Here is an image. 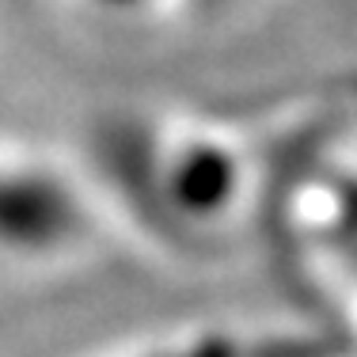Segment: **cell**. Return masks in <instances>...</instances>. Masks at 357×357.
Listing matches in <instances>:
<instances>
[{
	"instance_id": "1",
	"label": "cell",
	"mask_w": 357,
	"mask_h": 357,
	"mask_svg": "<svg viewBox=\"0 0 357 357\" xmlns=\"http://www.w3.org/2000/svg\"><path fill=\"white\" fill-rule=\"evenodd\" d=\"M118 228L198 248L240 213L243 164L209 126L156 110L110 114L84 164Z\"/></svg>"
},
{
	"instance_id": "2",
	"label": "cell",
	"mask_w": 357,
	"mask_h": 357,
	"mask_svg": "<svg viewBox=\"0 0 357 357\" xmlns=\"http://www.w3.org/2000/svg\"><path fill=\"white\" fill-rule=\"evenodd\" d=\"M114 228L88 167L0 137V282L96 262L110 251Z\"/></svg>"
},
{
	"instance_id": "3",
	"label": "cell",
	"mask_w": 357,
	"mask_h": 357,
	"mask_svg": "<svg viewBox=\"0 0 357 357\" xmlns=\"http://www.w3.org/2000/svg\"><path fill=\"white\" fill-rule=\"evenodd\" d=\"M57 8H65V12L80 15V20L88 23H107V27H114V23H141V20H152V15H160L164 8H172L175 0H54Z\"/></svg>"
},
{
	"instance_id": "4",
	"label": "cell",
	"mask_w": 357,
	"mask_h": 357,
	"mask_svg": "<svg viewBox=\"0 0 357 357\" xmlns=\"http://www.w3.org/2000/svg\"><path fill=\"white\" fill-rule=\"evenodd\" d=\"M107 357H220L213 346H186V342H149V346H130V350H110Z\"/></svg>"
}]
</instances>
